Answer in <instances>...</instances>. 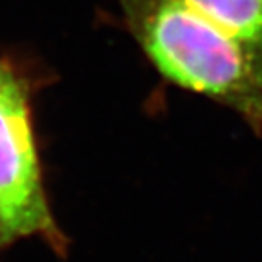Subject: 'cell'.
I'll use <instances>...</instances> for the list:
<instances>
[{"label":"cell","instance_id":"cell-3","mask_svg":"<svg viewBox=\"0 0 262 262\" xmlns=\"http://www.w3.org/2000/svg\"><path fill=\"white\" fill-rule=\"evenodd\" d=\"M249 48L262 51V0H181Z\"/></svg>","mask_w":262,"mask_h":262},{"label":"cell","instance_id":"cell-1","mask_svg":"<svg viewBox=\"0 0 262 262\" xmlns=\"http://www.w3.org/2000/svg\"><path fill=\"white\" fill-rule=\"evenodd\" d=\"M128 28L172 83L216 99L262 133V51L181 0H119Z\"/></svg>","mask_w":262,"mask_h":262},{"label":"cell","instance_id":"cell-2","mask_svg":"<svg viewBox=\"0 0 262 262\" xmlns=\"http://www.w3.org/2000/svg\"><path fill=\"white\" fill-rule=\"evenodd\" d=\"M29 235L58 240L41 184L28 94L7 70L0 77V244Z\"/></svg>","mask_w":262,"mask_h":262}]
</instances>
